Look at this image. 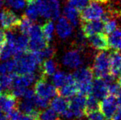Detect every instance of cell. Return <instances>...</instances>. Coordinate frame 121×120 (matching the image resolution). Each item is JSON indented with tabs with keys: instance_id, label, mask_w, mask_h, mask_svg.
Segmentation results:
<instances>
[{
	"instance_id": "1",
	"label": "cell",
	"mask_w": 121,
	"mask_h": 120,
	"mask_svg": "<svg viewBox=\"0 0 121 120\" xmlns=\"http://www.w3.org/2000/svg\"><path fill=\"white\" fill-rule=\"evenodd\" d=\"M15 60L17 63L15 72L17 74L34 73L36 70L38 66H39L33 52L30 50L24 53L19 58Z\"/></svg>"
},
{
	"instance_id": "2",
	"label": "cell",
	"mask_w": 121,
	"mask_h": 120,
	"mask_svg": "<svg viewBox=\"0 0 121 120\" xmlns=\"http://www.w3.org/2000/svg\"><path fill=\"white\" fill-rule=\"evenodd\" d=\"M36 3L41 16L51 20L59 17L60 9L58 0H38Z\"/></svg>"
},
{
	"instance_id": "3",
	"label": "cell",
	"mask_w": 121,
	"mask_h": 120,
	"mask_svg": "<svg viewBox=\"0 0 121 120\" xmlns=\"http://www.w3.org/2000/svg\"><path fill=\"white\" fill-rule=\"evenodd\" d=\"M92 70L96 78H104L110 74V54L106 50H102L96 55Z\"/></svg>"
},
{
	"instance_id": "4",
	"label": "cell",
	"mask_w": 121,
	"mask_h": 120,
	"mask_svg": "<svg viewBox=\"0 0 121 120\" xmlns=\"http://www.w3.org/2000/svg\"><path fill=\"white\" fill-rule=\"evenodd\" d=\"M102 4L97 0H91L89 4L80 12V19L81 21L100 20L105 13Z\"/></svg>"
},
{
	"instance_id": "5",
	"label": "cell",
	"mask_w": 121,
	"mask_h": 120,
	"mask_svg": "<svg viewBox=\"0 0 121 120\" xmlns=\"http://www.w3.org/2000/svg\"><path fill=\"white\" fill-rule=\"evenodd\" d=\"M34 91L37 96L48 99L58 96V88L49 83L47 81V78L42 76H41L35 83Z\"/></svg>"
},
{
	"instance_id": "6",
	"label": "cell",
	"mask_w": 121,
	"mask_h": 120,
	"mask_svg": "<svg viewBox=\"0 0 121 120\" xmlns=\"http://www.w3.org/2000/svg\"><path fill=\"white\" fill-rule=\"evenodd\" d=\"M21 18L9 8H5L0 12V25L4 30L14 31L19 26Z\"/></svg>"
},
{
	"instance_id": "7",
	"label": "cell",
	"mask_w": 121,
	"mask_h": 120,
	"mask_svg": "<svg viewBox=\"0 0 121 120\" xmlns=\"http://www.w3.org/2000/svg\"><path fill=\"white\" fill-rule=\"evenodd\" d=\"M117 106L116 96L113 95H107L102 99L99 104V109L103 113L106 120H111L113 116L117 111Z\"/></svg>"
},
{
	"instance_id": "8",
	"label": "cell",
	"mask_w": 121,
	"mask_h": 120,
	"mask_svg": "<svg viewBox=\"0 0 121 120\" xmlns=\"http://www.w3.org/2000/svg\"><path fill=\"white\" fill-rule=\"evenodd\" d=\"M86 97L87 96L78 93L69 100L68 108L71 110L74 119H81L84 116Z\"/></svg>"
},
{
	"instance_id": "9",
	"label": "cell",
	"mask_w": 121,
	"mask_h": 120,
	"mask_svg": "<svg viewBox=\"0 0 121 120\" xmlns=\"http://www.w3.org/2000/svg\"><path fill=\"white\" fill-rule=\"evenodd\" d=\"M88 42L93 48L100 50H108L110 49L107 34L98 32L87 37Z\"/></svg>"
},
{
	"instance_id": "10",
	"label": "cell",
	"mask_w": 121,
	"mask_h": 120,
	"mask_svg": "<svg viewBox=\"0 0 121 120\" xmlns=\"http://www.w3.org/2000/svg\"><path fill=\"white\" fill-rule=\"evenodd\" d=\"M104 29V22L101 20L81 21V30L84 36H89L98 32H101Z\"/></svg>"
},
{
	"instance_id": "11",
	"label": "cell",
	"mask_w": 121,
	"mask_h": 120,
	"mask_svg": "<svg viewBox=\"0 0 121 120\" xmlns=\"http://www.w3.org/2000/svg\"><path fill=\"white\" fill-rule=\"evenodd\" d=\"M63 64L71 69H77L83 64V60L80 53L77 50L68 51L62 58Z\"/></svg>"
},
{
	"instance_id": "12",
	"label": "cell",
	"mask_w": 121,
	"mask_h": 120,
	"mask_svg": "<svg viewBox=\"0 0 121 120\" xmlns=\"http://www.w3.org/2000/svg\"><path fill=\"white\" fill-rule=\"evenodd\" d=\"M92 95L98 99H102L108 94V83L102 78H96L92 82Z\"/></svg>"
},
{
	"instance_id": "13",
	"label": "cell",
	"mask_w": 121,
	"mask_h": 120,
	"mask_svg": "<svg viewBox=\"0 0 121 120\" xmlns=\"http://www.w3.org/2000/svg\"><path fill=\"white\" fill-rule=\"evenodd\" d=\"M72 76L77 83H87V82H92L94 73L91 67H78L72 74Z\"/></svg>"
},
{
	"instance_id": "14",
	"label": "cell",
	"mask_w": 121,
	"mask_h": 120,
	"mask_svg": "<svg viewBox=\"0 0 121 120\" xmlns=\"http://www.w3.org/2000/svg\"><path fill=\"white\" fill-rule=\"evenodd\" d=\"M36 76L34 73L24 74H16L14 78L12 87H28L35 80Z\"/></svg>"
},
{
	"instance_id": "15",
	"label": "cell",
	"mask_w": 121,
	"mask_h": 120,
	"mask_svg": "<svg viewBox=\"0 0 121 120\" xmlns=\"http://www.w3.org/2000/svg\"><path fill=\"white\" fill-rule=\"evenodd\" d=\"M56 31L60 38L65 39L72 33V25L65 17H61L59 18L57 23Z\"/></svg>"
},
{
	"instance_id": "16",
	"label": "cell",
	"mask_w": 121,
	"mask_h": 120,
	"mask_svg": "<svg viewBox=\"0 0 121 120\" xmlns=\"http://www.w3.org/2000/svg\"><path fill=\"white\" fill-rule=\"evenodd\" d=\"M110 70L113 77H117V74L121 68V52L114 50L110 54Z\"/></svg>"
},
{
	"instance_id": "17",
	"label": "cell",
	"mask_w": 121,
	"mask_h": 120,
	"mask_svg": "<svg viewBox=\"0 0 121 120\" xmlns=\"http://www.w3.org/2000/svg\"><path fill=\"white\" fill-rule=\"evenodd\" d=\"M74 80V79L72 74H67L64 71H56L52 75V83L57 88H59L65 84Z\"/></svg>"
},
{
	"instance_id": "18",
	"label": "cell",
	"mask_w": 121,
	"mask_h": 120,
	"mask_svg": "<svg viewBox=\"0 0 121 120\" xmlns=\"http://www.w3.org/2000/svg\"><path fill=\"white\" fill-rule=\"evenodd\" d=\"M57 63L52 59H45L39 66L41 76L46 77H51L57 71Z\"/></svg>"
},
{
	"instance_id": "19",
	"label": "cell",
	"mask_w": 121,
	"mask_h": 120,
	"mask_svg": "<svg viewBox=\"0 0 121 120\" xmlns=\"http://www.w3.org/2000/svg\"><path fill=\"white\" fill-rule=\"evenodd\" d=\"M51 108L54 109L58 114L61 115L69 106V100L66 99V98L58 96H55L50 102Z\"/></svg>"
},
{
	"instance_id": "20",
	"label": "cell",
	"mask_w": 121,
	"mask_h": 120,
	"mask_svg": "<svg viewBox=\"0 0 121 120\" xmlns=\"http://www.w3.org/2000/svg\"><path fill=\"white\" fill-rule=\"evenodd\" d=\"M78 93V86L75 80L65 84L58 88V95L65 98H71Z\"/></svg>"
},
{
	"instance_id": "21",
	"label": "cell",
	"mask_w": 121,
	"mask_h": 120,
	"mask_svg": "<svg viewBox=\"0 0 121 120\" xmlns=\"http://www.w3.org/2000/svg\"><path fill=\"white\" fill-rule=\"evenodd\" d=\"M64 15L73 26L78 25L80 19V12L71 5H66L64 8Z\"/></svg>"
},
{
	"instance_id": "22",
	"label": "cell",
	"mask_w": 121,
	"mask_h": 120,
	"mask_svg": "<svg viewBox=\"0 0 121 120\" xmlns=\"http://www.w3.org/2000/svg\"><path fill=\"white\" fill-rule=\"evenodd\" d=\"M16 108L23 114L28 115L34 109H37L35 104V97L33 99H24L22 101H18Z\"/></svg>"
},
{
	"instance_id": "23",
	"label": "cell",
	"mask_w": 121,
	"mask_h": 120,
	"mask_svg": "<svg viewBox=\"0 0 121 120\" xmlns=\"http://www.w3.org/2000/svg\"><path fill=\"white\" fill-rule=\"evenodd\" d=\"M17 74L15 72L0 75V86L4 91L11 90L14 78Z\"/></svg>"
},
{
	"instance_id": "24",
	"label": "cell",
	"mask_w": 121,
	"mask_h": 120,
	"mask_svg": "<svg viewBox=\"0 0 121 120\" xmlns=\"http://www.w3.org/2000/svg\"><path fill=\"white\" fill-rule=\"evenodd\" d=\"M41 31L44 35V37L49 43L53 39V35H54V31H55V25L52 20L48 19L44 22L42 26L41 27Z\"/></svg>"
},
{
	"instance_id": "25",
	"label": "cell",
	"mask_w": 121,
	"mask_h": 120,
	"mask_svg": "<svg viewBox=\"0 0 121 120\" xmlns=\"http://www.w3.org/2000/svg\"><path fill=\"white\" fill-rule=\"evenodd\" d=\"M110 34V37L108 39L110 48H112L114 50H121V28L114 30Z\"/></svg>"
},
{
	"instance_id": "26",
	"label": "cell",
	"mask_w": 121,
	"mask_h": 120,
	"mask_svg": "<svg viewBox=\"0 0 121 120\" xmlns=\"http://www.w3.org/2000/svg\"><path fill=\"white\" fill-rule=\"evenodd\" d=\"M98 100L99 99H97L92 94H89V95L87 96V97H86L85 107H84V116L91 112L99 109L100 102Z\"/></svg>"
},
{
	"instance_id": "27",
	"label": "cell",
	"mask_w": 121,
	"mask_h": 120,
	"mask_svg": "<svg viewBox=\"0 0 121 120\" xmlns=\"http://www.w3.org/2000/svg\"><path fill=\"white\" fill-rule=\"evenodd\" d=\"M33 21L30 19L29 18L27 17L25 15H23L21 17V22L19 25V31L22 33V34H25V35H28L30 32V30L31 27L33 26Z\"/></svg>"
},
{
	"instance_id": "28",
	"label": "cell",
	"mask_w": 121,
	"mask_h": 120,
	"mask_svg": "<svg viewBox=\"0 0 121 120\" xmlns=\"http://www.w3.org/2000/svg\"><path fill=\"white\" fill-rule=\"evenodd\" d=\"M16 60H6L5 62L0 64V74H9L14 72L16 67Z\"/></svg>"
},
{
	"instance_id": "29",
	"label": "cell",
	"mask_w": 121,
	"mask_h": 120,
	"mask_svg": "<svg viewBox=\"0 0 121 120\" xmlns=\"http://www.w3.org/2000/svg\"><path fill=\"white\" fill-rule=\"evenodd\" d=\"M36 2L27 4V8L25 9V15L32 21L37 20V18L39 16V8H38Z\"/></svg>"
},
{
	"instance_id": "30",
	"label": "cell",
	"mask_w": 121,
	"mask_h": 120,
	"mask_svg": "<svg viewBox=\"0 0 121 120\" xmlns=\"http://www.w3.org/2000/svg\"><path fill=\"white\" fill-rule=\"evenodd\" d=\"M58 118V113L55 110L52 108H46L44 111L40 112L39 120H55Z\"/></svg>"
},
{
	"instance_id": "31",
	"label": "cell",
	"mask_w": 121,
	"mask_h": 120,
	"mask_svg": "<svg viewBox=\"0 0 121 120\" xmlns=\"http://www.w3.org/2000/svg\"><path fill=\"white\" fill-rule=\"evenodd\" d=\"M117 27H118V23H117V18H111L109 20H107L106 22L104 23L103 31L106 34H110L114 30H116Z\"/></svg>"
},
{
	"instance_id": "32",
	"label": "cell",
	"mask_w": 121,
	"mask_h": 120,
	"mask_svg": "<svg viewBox=\"0 0 121 120\" xmlns=\"http://www.w3.org/2000/svg\"><path fill=\"white\" fill-rule=\"evenodd\" d=\"M90 1L91 0H68V5L81 12L89 4Z\"/></svg>"
},
{
	"instance_id": "33",
	"label": "cell",
	"mask_w": 121,
	"mask_h": 120,
	"mask_svg": "<svg viewBox=\"0 0 121 120\" xmlns=\"http://www.w3.org/2000/svg\"><path fill=\"white\" fill-rule=\"evenodd\" d=\"M35 104L37 108L44 109L50 105V99L36 95L35 96Z\"/></svg>"
},
{
	"instance_id": "34",
	"label": "cell",
	"mask_w": 121,
	"mask_h": 120,
	"mask_svg": "<svg viewBox=\"0 0 121 120\" xmlns=\"http://www.w3.org/2000/svg\"><path fill=\"white\" fill-rule=\"evenodd\" d=\"M5 2L8 6L18 10L24 8L26 3L25 0H5Z\"/></svg>"
},
{
	"instance_id": "35",
	"label": "cell",
	"mask_w": 121,
	"mask_h": 120,
	"mask_svg": "<svg viewBox=\"0 0 121 120\" xmlns=\"http://www.w3.org/2000/svg\"><path fill=\"white\" fill-rule=\"evenodd\" d=\"M108 93L117 97L121 93V85L114 82L108 84Z\"/></svg>"
},
{
	"instance_id": "36",
	"label": "cell",
	"mask_w": 121,
	"mask_h": 120,
	"mask_svg": "<svg viewBox=\"0 0 121 120\" xmlns=\"http://www.w3.org/2000/svg\"><path fill=\"white\" fill-rule=\"evenodd\" d=\"M85 116L88 120H106L103 113L100 111V109L89 112L87 115H85Z\"/></svg>"
},
{
	"instance_id": "37",
	"label": "cell",
	"mask_w": 121,
	"mask_h": 120,
	"mask_svg": "<svg viewBox=\"0 0 121 120\" xmlns=\"http://www.w3.org/2000/svg\"><path fill=\"white\" fill-rule=\"evenodd\" d=\"M40 51L44 60L53 58L55 54V50L52 47H50L49 45H48L46 48H44V49L41 50Z\"/></svg>"
},
{
	"instance_id": "38",
	"label": "cell",
	"mask_w": 121,
	"mask_h": 120,
	"mask_svg": "<svg viewBox=\"0 0 121 120\" xmlns=\"http://www.w3.org/2000/svg\"><path fill=\"white\" fill-rule=\"evenodd\" d=\"M6 114H7L6 115V117H7L8 120H16L17 119L20 117L22 112L17 108H15L14 109H12V111L6 113Z\"/></svg>"
},
{
	"instance_id": "39",
	"label": "cell",
	"mask_w": 121,
	"mask_h": 120,
	"mask_svg": "<svg viewBox=\"0 0 121 120\" xmlns=\"http://www.w3.org/2000/svg\"><path fill=\"white\" fill-rule=\"evenodd\" d=\"M6 44V33L4 30L0 28V45Z\"/></svg>"
},
{
	"instance_id": "40",
	"label": "cell",
	"mask_w": 121,
	"mask_h": 120,
	"mask_svg": "<svg viewBox=\"0 0 121 120\" xmlns=\"http://www.w3.org/2000/svg\"><path fill=\"white\" fill-rule=\"evenodd\" d=\"M16 120H34V119L31 118L30 116L24 114V115H21L20 117L17 119Z\"/></svg>"
},
{
	"instance_id": "41",
	"label": "cell",
	"mask_w": 121,
	"mask_h": 120,
	"mask_svg": "<svg viewBox=\"0 0 121 120\" xmlns=\"http://www.w3.org/2000/svg\"><path fill=\"white\" fill-rule=\"evenodd\" d=\"M117 106H118L119 109L121 110V93H120L119 95L117 96Z\"/></svg>"
},
{
	"instance_id": "42",
	"label": "cell",
	"mask_w": 121,
	"mask_h": 120,
	"mask_svg": "<svg viewBox=\"0 0 121 120\" xmlns=\"http://www.w3.org/2000/svg\"><path fill=\"white\" fill-rule=\"evenodd\" d=\"M117 77H118V79H117V81H118V83L121 85V68L120 70L118 73V74H117Z\"/></svg>"
},
{
	"instance_id": "43",
	"label": "cell",
	"mask_w": 121,
	"mask_h": 120,
	"mask_svg": "<svg viewBox=\"0 0 121 120\" xmlns=\"http://www.w3.org/2000/svg\"><path fill=\"white\" fill-rule=\"evenodd\" d=\"M97 1H98V2H101V3H107V2H108L110 1V0H97Z\"/></svg>"
},
{
	"instance_id": "44",
	"label": "cell",
	"mask_w": 121,
	"mask_h": 120,
	"mask_svg": "<svg viewBox=\"0 0 121 120\" xmlns=\"http://www.w3.org/2000/svg\"><path fill=\"white\" fill-rule=\"evenodd\" d=\"M2 4H3V0H0V9H1V8H2Z\"/></svg>"
},
{
	"instance_id": "45",
	"label": "cell",
	"mask_w": 121,
	"mask_h": 120,
	"mask_svg": "<svg viewBox=\"0 0 121 120\" xmlns=\"http://www.w3.org/2000/svg\"><path fill=\"white\" fill-rule=\"evenodd\" d=\"M3 115H4V114H3V112H2V109H0V118H1Z\"/></svg>"
}]
</instances>
